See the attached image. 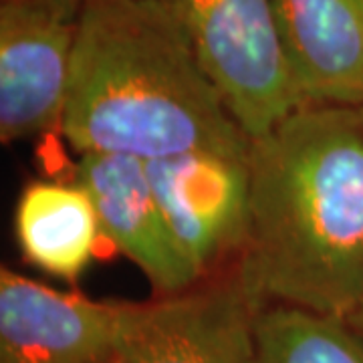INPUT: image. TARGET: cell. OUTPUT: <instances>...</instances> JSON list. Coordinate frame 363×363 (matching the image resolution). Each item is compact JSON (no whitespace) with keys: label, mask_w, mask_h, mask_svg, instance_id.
I'll return each instance as SVG.
<instances>
[{"label":"cell","mask_w":363,"mask_h":363,"mask_svg":"<svg viewBox=\"0 0 363 363\" xmlns=\"http://www.w3.org/2000/svg\"><path fill=\"white\" fill-rule=\"evenodd\" d=\"M83 0H2L0 138L23 142L61 125Z\"/></svg>","instance_id":"277c9868"},{"label":"cell","mask_w":363,"mask_h":363,"mask_svg":"<svg viewBox=\"0 0 363 363\" xmlns=\"http://www.w3.org/2000/svg\"><path fill=\"white\" fill-rule=\"evenodd\" d=\"M301 107L363 105V0H271Z\"/></svg>","instance_id":"9c48e42d"},{"label":"cell","mask_w":363,"mask_h":363,"mask_svg":"<svg viewBox=\"0 0 363 363\" xmlns=\"http://www.w3.org/2000/svg\"><path fill=\"white\" fill-rule=\"evenodd\" d=\"M238 277L262 309L350 319L363 303V105H305L248 147Z\"/></svg>","instance_id":"6da1fadb"},{"label":"cell","mask_w":363,"mask_h":363,"mask_svg":"<svg viewBox=\"0 0 363 363\" xmlns=\"http://www.w3.org/2000/svg\"><path fill=\"white\" fill-rule=\"evenodd\" d=\"M257 311L238 272L140 303L116 363H250Z\"/></svg>","instance_id":"8992f818"},{"label":"cell","mask_w":363,"mask_h":363,"mask_svg":"<svg viewBox=\"0 0 363 363\" xmlns=\"http://www.w3.org/2000/svg\"><path fill=\"white\" fill-rule=\"evenodd\" d=\"M75 180L89 192L101 234L140 267L157 295H178L202 279L169 230L143 160L79 154Z\"/></svg>","instance_id":"ba28073f"},{"label":"cell","mask_w":363,"mask_h":363,"mask_svg":"<svg viewBox=\"0 0 363 363\" xmlns=\"http://www.w3.org/2000/svg\"><path fill=\"white\" fill-rule=\"evenodd\" d=\"M145 169L169 230L200 277L240 252L248 224L247 156L194 152L150 160Z\"/></svg>","instance_id":"52a82bcc"},{"label":"cell","mask_w":363,"mask_h":363,"mask_svg":"<svg viewBox=\"0 0 363 363\" xmlns=\"http://www.w3.org/2000/svg\"><path fill=\"white\" fill-rule=\"evenodd\" d=\"M250 363H363V341L347 319L267 305L255 317Z\"/></svg>","instance_id":"8fae6325"},{"label":"cell","mask_w":363,"mask_h":363,"mask_svg":"<svg viewBox=\"0 0 363 363\" xmlns=\"http://www.w3.org/2000/svg\"><path fill=\"white\" fill-rule=\"evenodd\" d=\"M14 234L26 262L75 281L95 257L101 226L89 192L77 180H37L18 196Z\"/></svg>","instance_id":"30bf717a"},{"label":"cell","mask_w":363,"mask_h":363,"mask_svg":"<svg viewBox=\"0 0 363 363\" xmlns=\"http://www.w3.org/2000/svg\"><path fill=\"white\" fill-rule=\"evenodd\" d=\"M355 315H362V317H363V303H362V307H359V311L355 313Z\"/></svg>","instance_id":"7c38bea8"},{"label":"cell","mask_w":363,"mask_h":363,"mask_svg":"<svg viewBox=\"0 0 363 363\" xmlns=\"http://www.w3.org/2000/svg\"><path fill=\"white\" fill-rule=\"evenodd\" d=\"M59 128L79 154L143 162L250 147L162 0H83Z\"/></svg>","instance_id":"7a4b0ae2"},{"label":"cell","mask_w":363,"mask_h":363,"mask_svg":"<svg viewBox=\"0 0 363 363\" xmlns=\"http://www.w3.org/2000/svg\"><path fill=\"white\" fill-rule=\"evenodd\" d=\"M178 16L200 61L248 138L301 107L271 0H162Z\"/></svg>","instance_id":"3957f363"},{"label":"cell","mask_w":363,"mask_h":363,"mask_svg":"<svg viewBox=\"0 0 363 363\" xmlns=\"http://www.w3.org/2000/svg\"><path fill=\"white\" fill-rule=\"evenodd\" d=\"M140 303L93 301L0 269V363H116Z\"/></svg>","instance_id":"5b68a950"}]
</instances>
